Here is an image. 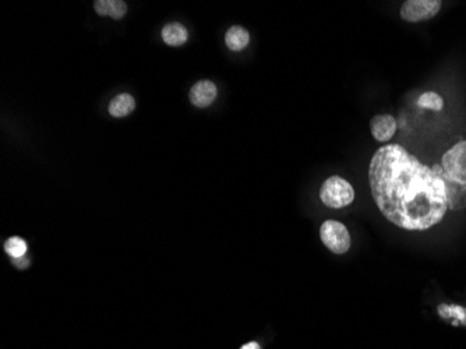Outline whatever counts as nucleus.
Wrapping results in <instances>:
<instances>
[{"label":"nucleus","mask_w":466,"mask_h":349,"mask_svg":"<svg viewBox=\"0 0 466 349\" xmlns=\"http://www.w3.org/2000/svg\"><path fill=\"white\" fill-rule=\"evenodd\" d=\"M369 182L381 214L402 229L426 231L441 222L448 209L437 165H423L400 144H388L374 153Z\"/></svg>","instance_id":"nucleus-1"},{"label":"nucleus","mask_w":466,"mask_h":349,"mask_svg":"<svg viewBox=\"0 0 466 349\" xmlns=\"http://www.w3.org/2000/svg\"><path fill=\"white\" fill-rule=\"evenodd\" d=\"M320 198L327 207L342 208L354 200L352 185L341 177H331L321 186Z\"/></svg>","instance_id":"nucleus-2"},{"label":"nucleus","mask_w":466,"mask_h":349,"mask_svg":"<svg viewBox=\"0 0 466 349\" xmlns=\"http://www.w3.org/2000/svg\"><path fill=\"white\" fill-rule=\"evenodd\" d=\"M322 243L335 255H344L350 248V235L346 227L338 221L328 220L320 228Z\"/></svg>","instance_id":"nucleus-3"},{"label":"nucleus","mask_w":466,"mask_h":349,"mask_svg":"<svg viewBox=\"0 0 466 349\" xmlns=\"http://www.w3.org/2000/svg\"><path fill=\"white\" fill-rule=\"evenodd\" d=\"M441 168L448 179L466 183V140L455 144L443 155Z\"/></svg>","instance_id":"nucleus-4"},{"label":"nucleus","mask_w":466,"mask_h":349,"mask_svg":"<svg viewBox=\"0 0 466 349\" xmlns=\"http://www.w3.org/2000/svg\"><path fill=\"white\" fill-rule=\"evenodd\" d=\"M440 9V0H408L401 8V17L409 23H419L433 18Z\"/></svg>","instance_id":"nucleus-5"},{"label":"nucleus","mask_w":466,"mask_h":349,"mask_svg":"<svg viewBox=\"0 0 466 349\" xmlns=\"http://www.w3.org/2000/svg\"><path fill=\"white\" fill-rule=\"evenodd\" d=\"M440 177L444 181L445 185V194H447V204L450 209H463L466 207V183H461L452 179H448L444 172L441 165H437Z\"/></svg>","instance_id":"nucleus-6"},{"label":"nucleus","mask_w":466,"mask_h":349,"mask_svg":"<svg viewBox=\"0 0 466 349\" xmlns=\"http://www.w3.org/2000/svg\"><path fill=\"white\" fill-rule=\"evenodd\" d=\"M217 94H218L217 86L209 80H201L192 87L189 96L194 107L207 108L213 102V99L217 98Z\"/></svg>","instance_id":"nucleus-7"},{"label":"nucleus","mask_w":466,"mask_h":349,"mask_svg":"<svg viewBox=\"0 0 466 349\" xmlns=\"http://www.w3.org/2000/svg\"><path fill=\"white\" fill-rule=\"evenodd\" d=\"M372 134L378 142H388L397 131V120L391 115H377L370 122Z\"/></svg>","instance_id":"nucleus-8"},{"label":"nucleus","mask_w":466,"mask_h":349,"mask_svg":"<svg viewBox=\"0 0 466 349\" xmlns=\"http://www.w3.org/2000/svg\"><path fill=\"white\" fill-rule=\"evenodd\" d=\"M94 9L99 16L112 17L115 20H120L127 12V6L122 0H96Z\"/></svg>","instance_id":"nucleus-9"},{"label":"nucleus","mask_w":466,"mask_h":349,"mask_svg":"<svg viewBox=\"0 0 466 349\" xmlns=\"http://www.w3.org/2000/svg\"><path fill=\"white\" fill-rule=\"evenodd\" d=\"M189 38L187 29L177 23H172L164 27L162 29V40L169 47H181Z\"/></svg>","instance_id":"nucleus-10"},{"label":"nucleus","mask_w":466,"mask_h":349,"mask_svg":"<svg viewBox=\"0 0 466 349\" xmlns=\"http://www.w3.org/2000/svg\"><path fill=\"white\" fill-rule=\"evenodd\" d=\"M248 42H250V35L246 28L240 25H235L226 31L225 44L231 51H235V52L243 51L248 45Z\"/></svg>","instance_id":"nucleus-11"},{"label":"nucleus","mask_w":466,"mask_h":349,"mask_svg":"<svg viewBox=\"0 0 466 349\" xmlns=\"http://www.w3.org/2000/svg\"><path fill=\"white\" fill-rule=\"evenodd\" d=\"M134 107H135L134 98L130 94L125 92V94L116 95L111 101L107 111H109L111 116H114V118H125V116H127L129 114L133 112Z\"/></svg>","instance_id":"nucleus-12"},{"label":"nucleus","mask_w":466,"mask_h":349,"mask_svg":"<svg viewBox=\"0 0 466 349\" xmlns=\"http://www.w3.org/2000/svg\"><path fill=\"white\" fill-rule=\"evenodd\" d=\"M439 314L441 319H451L454 324L466 326V307L458 305H440Z\"/></svg>","instance_id":"nucleus-13"},{"label":"nucleus","mask_w":466,"mask_h":349,"mask_svg":"<svg viewBox=\"0 0 466 349\" xmlns=\"http://www.w3.org/2000/svg\"><path fill=\"white\" fill-rule=\"evenodd\" d=\"M417 105L420 108L424 109H432V111H441L444 108V101L443 98L436 94V92H424L417 101Z\"/></svg>","instance_id":"nucleus-14"},{"label":"nucleus","mask_w":466,"mask_h":349,"mask_svg":"<svg viewBox=\"0 0 466 349\" xmlns=\"http://www.w3.org/2000/svg\"><path fill=\"white\" fill-rule=\"evenodd\" d=\"M5 250L9 256H12L13 259H20L24 257L27 253V243L24 239L21 237H10L6 243H5Z\"/></svg>","instance_id":"nucleus-15"},{"label":"nucleus","mask_w":466,"mask_h":349,"mask_svg":"<svg viewBox=\"0 0 466 349\" xmlns=\"http://www.w3.org/2000/svg\"><path fill=\"white\" fill-rule=\"evenodd\" d=\"M13 261H14V264L17 266V267H21V268H25L28 264H29V261H28V259L24 256V257H20V259H13Z\"/></svg>","instance_id":"nucleus-16"},{"label":"nucleus","mask_w":466,"mask_h":349,"mask_svg":"<svg viewBox=\"0 0 466 349\" xmlns=\"http://www.w3.org/2000/svg\"><path fill=\"white\" fill-rule=\"evenodd\" d=\"M240 349H260V346H259L257 342H248V344L243 345Z\"/></svg>","instance_id":"nucleus-17"}]
</instances>
